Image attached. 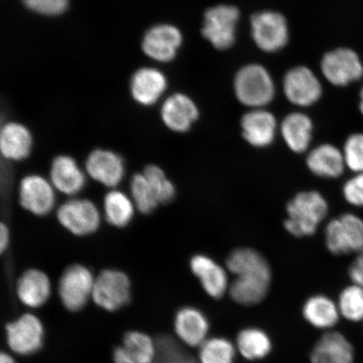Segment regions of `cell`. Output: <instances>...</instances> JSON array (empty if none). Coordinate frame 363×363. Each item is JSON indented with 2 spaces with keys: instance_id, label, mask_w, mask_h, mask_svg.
Here are the masks:
<instances>
[{
  "instance_id": "cell-1",
  "label": "cell",
  "mask_w": 363,
  "mask_h": 363,
  "mask_svg": "<svg viewBox=\"0 0 363 363\" xmlns=\"http://www.w3.org/2000/svg\"><path fill=\"white\" fill-rule=\"evenodd\" d=\"M328 211V203L320 193L315 190L302 191L288 202L284 225L294 237H310L316 233Z\"/></svg>"
},
{
  "instance_id": "cell-2",
  "label": "cell",
  "mask_w": 363,
  "mask_h": 363,
  "mask_svg": "<svg viewBox=\"0 0 363 363\" xmlns=\"http://www.w3.org/2000/svg\"><path fill=\"white\" fill-rule=\"evenodd\" d=\"M234 89L238 101L251 108H264L275 96L274 80L266 68L258 65L245 66L238 72Z\"/></svg>"
},
{
  "instance_id": "cell-3",
  "label": "cell",
  "mask_w": 363,
  "mask_h": 363,
  "mask_svg": "<svg viewBox=\"0 0 363 363\" xmlns=\"http://www.w3.org/2000/svg\"><path fill=\"white\" fill-rule=\"evenodd\" d=\"M325 235L326 247L334 255L363 252V220L352 213L331 220Z\"/></svg>"
},
{
  "instance_id": "cell-4",
  "label": "cell",
  "mask_w": 363,
  "mask_h": 363,
  "mask_svg": "<svg viewBox=\"0 0 363 363\" xmlns=\"http://www.w3.org/2000/svg\"><path fill=\"white\" fill-rule=\"evenodd\" d=\"M58 223L77 237H87L99 230L101 213L88 199L74 198L61 204L57 210Z\"/></svg>"
},
{
  "instance_id": "cell-5",
  "label": "cell",
  "mask_w": 363,
  "mask_h": 363,
  "mask_svg": "<svg viewBox=\"0 0 363 363\" xmlns=\"http://www.w3.org/2000/svg\"><path fill=\"white\" fill-rule=\"evenodd\" d=\"M240 19L237 7L220 4L208 9L204 13L202 34L213 47L228 49L235 40V30Z\"/></svg>"
},
{
  "instance_id": "cell-6",
  "label": "cell",
  "mask_w": 363,
  "mask_h": 363,
  "mask_svg": "<svg viewBox=\"0 0 363 363\" xmlns=\"http://www.w3.org/2000/svg\"><path fill=\"white\" fill-rule=\"evenodd\" d=\"M95 279L92 272L83 265L68 267L59 281V296L67 310L78 311L92 296Z\"/></svg>"
},
{
  "instance_id": "cell-7",
  "label": "cell",
  "mask_w": 363,
  "mask_h": 363,
  "mask_svg": "<svg viewBox=\"0 0 363 363\" xmlns=\"http://www.w3.org/2000/svg\"><path fill=\"white\" fill-rule=\"evenodd\" d=\"M92 297L99 306L108 311L119 310L130 298V282L123 272L104 270L94 281Z\"/></svg>"
},
{
  "instance_id": "cell-8",
  "label": "cell",
  "mask_w": 363,
  "mask_h": 363,
  "mask_svg": "<svg viewBox=\"0 0 363 363\" xmlns=\"http://www.w3.org/2000/svg\"><path fill=\"white\" fill-rule=\"evenodd\" d=\"M56 191L50 179L39 174H29L21 179L18 197L24 210L36 216H45L55 207Z\"/></svg>"
},
{
  "instance_id": "cell-9",
  "label": "cell",
  "mask_w": 363,
  "mask_h": 363,
  "mask_svg": "<svg viewBox=\"0 0 363 363\" xmlns=\"http://www.w3.org/2000/svg\"><path fill=\"white\" fill-rule=\"evenodd\" d=\"M251 27L254 42L266 52L279 51L289 42L287 21L279 13H256L252 17Z\"/></svg>"
},
{
  "instance_id": "cell-10",
  "label": "cell",
  "mask_w": 363,
  "mask_h": 363,
  "mask_svg": "<svg viewBox=\"0 0 363 363\" xmlns=\"http://www.w3.org/2000/svg\"><path fill=\"white\" fill-rule=\"evenodd\" d=\"M321 71L331 84L344 87L360 80L363 65L359 56L350 48H338L322 58Z\"/></svg>"
},
{
  "instance_id": "cell-11",
  "label": "cell",
  "mask_w": 363,
  "mask_h": 363,
  "mask_svg": "<svg viewBox=\"0 0 363 363\" xmlns=\"http://www.w3.org/2000/svg\"><path fill=\"white\" fill-rule=\"evenodd\" d=\"M84 170L89 178L104 187L113 189L123 181L125 164L120 154L111 150L98 148L89 154Z\"/></svg>"
},
{
  "instance_id": "cell-12",
  "label": "cell",
  "mask_w": 363,
  "mask_h": 363,
  "mask_svg": "<svg viewBox=\"0 0 363 363\" xmlns=\"http://www.w3.org/2000/svg\"><path fill=\"white\" fill-rule=\"evenodd\" d=\"M284 91L290 103L299 107H308L319 101L322 86L310 68L297 67L284 76Z\"/></svg>"
},
{
  "instance_id": "cell-13",
  "label": "cell",
  "mask_w": 363,
  "mask_h": 363,
  "mask_svg": "<svg viewBox=\"0 0 363 363\" xmlns=\"http://www.w3.org/2000/svg\"><path fill=\"white\" fill-rule=\"evenodd\" d=\"M9 346L21 355H30L42 347L43 328L42 322L33 315H22L6 326Z\"/></svg>"
},
{
  "instance_id": "cell-14",
  "label": "cell",
  "mask_w": 363,
  "mask_h": 363,
  "mask_svg": "<svg viewBox=\"0 0 363 363\" xmlns=\"http://www.w3.org/2000/svg\"><path fill=\"white\" fill-rule=\"evenodd\" d=\"M243 138L257 148L269 147L274 142L279 126L274 113L264 108H252L240 120Z\"/></svg>"
},
{
  "instance_id": "cell-15",
  "label": "cell",
  "mask_w": 363,
  "mask_h": 363,
  "mask_svg": "<svg viewBox=\"0 0 363 363\" xmlns=\"http://www.w3.org/2000/svg\"><path fill=\"white\" fill-rule=\"evenodd\" d=\"M49 179L57 192L72 197L83 191L87 174L74 157L59 155L52 162Z\"/></svg>"
},
{
  "instance_id": "cell-16",
  "label": "cell",
  "mask_w": 363,
  "mask_h": 363,
  "mask_svg": "<svg viewBox=\"0 0 363 363\" xmlns=\"http://www.w3.org/2000/svg\"><path fill=\"white\" fill-rule=\"evenodd\" d=\"M199 111L188 95L174 94L162 104L161 118L167 129L177 133H187L197 121Z\"/></svg>"
},
{
  "instance_id": "cell-17",
  "label": "cell",
  "mask_w": 363,
  "mask_h": 363,
  "mask_svg": "<svg viewBox=\"0 0 363 363\" xmlns=\"http://www.w3.org/2000/svg\"><path fill=\"white\" fill-rule=\"evenodd\" d=\"M182 34L177 27L159 25L145 35L143 49L149 57L158 62H170L176 56L182 44Z\"/></svg>"
},
{
  "instance_id": "cell-18",
  "label": "cell",
  "mask_w": 363,
  "mask_h": 363,
  "mask_svg": "<svg viewBox=\"0 0 363 363\" xmlns=\"http://www.w3.org/2000/svg\"><path fill=\"white\" fill-rule=\"evenodd\" d=\"M34 139L29 128L19 122H7L0 130V151L11 162L26 160L33 152Z\"/></svg>"
},
{
  "instance_id": "cell-19",
  "label": "cell",
  "mask_w": 363,
  "mask_h": 363,
  "mask_svg": "<svg viewBox=\"0 0 363 363\" xmlns=\"http://www.w3.org/2000/svg\"><path fill=\"white\" fill-rule=\"evenodd\" d=\"M235 277L230 286V294L240 305L255 306L269 293L272 274L245 272Z\"/></svg>"
},
{
  "instance_id": "cell-20",
  "label": "cell",
  "mask_w": 363,
  "mask_h": 363,
  "mask_svg": "<svg viewBox=\"0 0 363 363\" xmlns=\"http://www.w3.org/2000/svg\"><path fill=\"white\" fill-rule=\"evenodd\" d=\"M190 269L201 281L204 291L214 298H220L228 289L225 270L210 257L199 254L190 261Z\"/></svg>"
},
{
  "instance_id": "cell-21",
  "label": "cell",
  "mask_w": 363,
  "mask_h": 363,
  "mask_svg": "<svg viewBox=\"0 0 363 363\" xmlns=\"http://www.w3.org/2000/svg\"><path fill=\"white\" fill-rule=\"evenodd\" d=\"M306 164L313 174L322 179H337L347 167L342 151L329 143L312 149L306 157Z\"/></svg>"
},
{
  "instance_id": "cell-22",
  "label": "cell",
  "mask_w": 363,
  "mask_h": 363,
  "mask_svg": "<svg viewBox=\"0 0 363 363\" xmlns=\"http://www.w3.org/2000/svg\"><path fill=\"white\" fill-rule=\"evenodd\" d=\"M311 363H353L354 349L345 335L335 331L326 333L311 354Z\"/></svg>"
},
{
  "instance_id": "cell-23",
  "label": "cell",
  "mask_w": 363,
  "mask_h": 363,
  "mask_svg": "<svg viewBox=\"0 0 363 363\" xmlns=\"http://www.w3.org/2000/svg\"><path fill=\"white\" fill-rule=\"evenodd\" d=\"M314 125L310 117L301 112L289 113L279 125L286 145L295 153L308 151L311 146Z\"/></svg>"
},
{
  "instance_id": "cell-24",
  "label": "cell",
  "mask_w": 363,
  "mask_h": 363,
  "mask_svg": "<svg viewBox=\"0 0 363 363\" xmlns=\"http://www.w3.org/2000/svg\"><path fill=\"white\" fill-rule=\"evenodd\" d=\"M157 354L156 344L151 337L138 331L125 335L123 343L113 352L115 363H153Z\"/></svg>"
},
{
  "instance_id": "cell-25",
  "label": "cell",
  "mask_w": 363,
  "mask_h": 363,
  "mask_svg": "<svg viewBox=\"0 0 363 363\" xmlns=\"http://www.w3.org/2000/svg\"><path fill=\"white\" fill-rule=\"evenodd\" d=\"M167 89L165 76L153 68H142L131 79L130 92L135 101L150 106L157 103Z\"/></svg>"
},
{
  "instance_id": "cell-26",
  "label": "cell",
  "mask_w": 363,
  "mask_h": 363,
  "mask_svg": "<svg viewBox=\"0 0 363 363\" xmlns=\"http://www.w3.org/2000/svg\"><path fill=\"white\" fill-rule=\"evenodd\" d=\"M208 328L207 318L198 308L185 307L176 315V333L182 342L190 347H201L207 340Z\"/></svg>"
},
{
  "instance_id": "cell-27",
  "label": "cell",
  "mask_w": 363,
  "mask_h": 363,
  "mask_svg": "<svg viewBox=\"0 0 363 363\" xmlns=\"http://www.w3.org/2000/svg\"><path fill=\"white\" fill-rule=\"evenodd\" d=\"M51 293L48 276L38 269H30L18 281L17 294L23 303L31 308L42 306Z\"/></svg>"
},
{
  "instance_id": "cell-28",
  "label": "cell",
  "mask_w": 363,
  "mask_h": 363,
  "mask_svg": "<svg viewBox=\"0 0 363 363\" xmlns=\"http://www.w3.org/2000/svg\"><path fill=\"white\" fill-rule=\"evenodd\" d=\"M136 207L129 195L117 189H111L104 198V219L116 228H124L133 221Z\"/></svg>"
},
{
  "instance_id": "cell-29",
  "label": "cell",
  "mask_w": 363,
  "mask_h": 363,
  "mask_svg": "<svg viewBox=\"0 0 363 363\" xmlns=\"http://www.w3.org/2000/svg\"><path fill=\"white\" fill-rule=\"evenodd\" d=\"M306 320L318 329H330L337 324L340 318L338 306L325 295H315L308 299L303 307Z\"/></svg>"
},
{
  "instance_id": "cell-30",
  "label": "cell",
  "mask_w": 363,
  "mask_h": 363,
  "mask_svg": "<svg viewBox=\"0 0 363 363\" xmlns=\"http://www.w3.org/2000/svg\"><path fill=\"white\" fill-rule=\"evenodd\" d=\"M227 269L235 276L245 272L271 274L269 262L260 252L252 248H238L230 254L226 261Z\"/></svg>"
},
{
  "instance_id": "cell-31",
  "label": "cell",
  "mask_w": 363,
  "mask_h": 363,
  "mask_svg": "<svg viewBox=\"0 0 363 363\" xmlns=\"http://www.w3.org/2000/svg\"><path fill=\"white\" fill-rule=\"evenodd\" d=\"M237 346L240 354L248 360L262 359L269 355L272 349L269 337L264 331L257 328L240 331Z\"/></svg>"
},
{
  "instance_id": "cell-32",
  "label": "cell",
  "mask_w": 363,
  "mask_h": 363,
  "mask_svg": "<svg viewBox=\"0 0 363 363\" xmlns=\"http://www.w3.org/2000/svg\"><path fill=\"white\" fill-rule=\"evenodd\" d=\"M130 191L136 210L143 214H151L160 206L155 190L143 172H138L133 176L130 183Z\"/></svg>"
},
{
  "instance_id": "cell-33",
  "label": "cell",
  "mask_w": 363,
  "mask_h": 363,
  "mask_svg": "<svg viewBox=\"0 0 363 363\" xmlns=\"http://www.w3.org/2000/svg\"><path fill=\"white\" fill-rule=\"evenodd\" d=\"M199 357L201 363H233L235 347L225 338L207 339L201 346Z\"/></svg>"
},
{
  "instance_id": "cell-34",
  "label": "cell",
  "mask_w": 363,
  "mask_h": 363,
  "mask_svg": "<svg viewBox=\"0 0 363 363\" xmlns=\"http://www.w3.org/2000/svg\"><path fill=\"white\" fill-rule=\"evenodd\" d=\"M340 314L352 322L363 320V288L353 284L342 290L340 295Z\"/></svg>"
},
{
  "instance_id": "cell-35",
  "label": "cell",
  "mask_w": 363,
  "mask_h": 363,
  "mask_svg": "<svg viewBox=\"0 0 363 363\" xmlns=\"http://www.w3.org/2000/svg\"><path fill=\"white\" fill-rule=\"evenodd\" d=\"M143 172L155 190L160 204L174 201L176 196L175 185L167 178L162 167L150 164L145 167Z\"/></svg>"
},
{
  "instance_id": "cell-36",
  "label": "cell",
  "mask_w": 363,
  "mask_h": 363,
  "mask_svg": "<svg viewBox=\"0 0 363 363\" xmlns=\"http://www.w3.org/2000/svg\"><path fill=\"white\" fill-rule=\"evenodd\" d=\"M156 347L155 363H196L171 337L159 338Z\"/></svg>"
},
{
  "instance_id": "cell-37",
  "label": "cell",
  "mask_w": 363,
  "mask_h": 363,
  "mask_svg": "<svg viewBox=\"0 0 363 363\" xmlns=\"http://www.w3.org/2000/svg\"><path fill=\"white\" fill-rule=\"evenodd\" d=\"M343 156L346 167L358 174L363 172V134L354 133L345 142Z\"/></svg>"
},
{
  "instance_id": "cell-38",
  "label": "cell",
  "mask_w": 363,
  "mask_h": 363,
  "mask_svg": "<svg viewBox=\"0 0 363 363\" xmlns=\"http://www.w3.org/2000/svg\"><path fill=\"white\" fill-rule=\"evenodd\" d=\"M30 10L45 16H57L65 12L68 0H22Z\"/></svg>"
},
{
  "instance_id": "cell-39",
  "label": "cell",
  "mask_w": 363,
  "mask_h": 363,
  "mask_svg": "<svg viewBox=\"0 0 363 363\" xmlns=\"http://www.w3.org/2000/svg\"><path fill=\"white\" fill-rule=\"evenodd\" d=\"M344 199L356 207H363V172H358L343 185Z\"/></svg>"
},
{
  "instance_id": "cell-40",
  "label": "cell",
  "mask_w": 363,
  "mask_h": 363,
  "mask_svg": "<svg viewBox=\"0 0 363 363\" xmlns=\"http://www.w3.org/2000/svg\"><path fill=\"white\" fill-rule=\"evenodd\" d=\"M349 275L353 284L363 288V252L358 253L356 259L353 261L349 269Z\"/></svg>"
},
{
  "instance_id": "cell-41",
  "label": "cell",
  "mask_w": 363,
  "mask_h": 363,
  "mask_svg": "<svg viewBox=\"0 0 363 363\" xmlns=\"http://www.w3.org/2000/svg\"><path fill=\"white\" fill-rule=\"evenodd\" d=\"M10 230H9L8 226L1 223L0 225V251L4 252L6 251L9 247V244H10Z\"/></svg>"
},
{
  "instance_id": "cell-42",
  "label": "cell",
  "mask_w": 363,
  "mask_h": 363,
  "mask_svg": "<svg viewBox=\"0 0 363 363\" xmlns=\"http://www.w3.org/2000/svg\"><path fill=\"white\" fill-rule=\"evenodd\" d=\"M0 363H16L13 358L6 353H2L0 356Z\"/></svg>"
},
{
  "instance_id": "cell-43",
  "label": "cell",
  "mask_w": 363,
  "mask_h": 363,
  "mask_svg": "<svg viewBox=\"0 0 363 363\" xmlns=\"http://www.w3.org/2000/svg\"><path fill=\"white\" fill-rule=\"evenodd\" d=\"M359 110L363 116V87L360 92V102H359Z\"/></svg>"
}]
</instances>
